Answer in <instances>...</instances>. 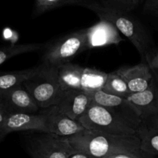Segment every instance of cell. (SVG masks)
<instances>
[{"label": "cell", "instance_id": "cell-1", "mask_svg": "<svg viewBox=\"0 0 158 158\" xmlns=\"http://www.w3.org/2000/svg\"><path fill=\"white\" fill-rule=\"evenodd\" d=\"M67 138L75 150L96 157L106 158L110 154L119 153L145 154L140 150L137 134L117 135L84 129Z\"/></svg>", "mask_w": 158, "mask_h": 158}, {"label": "cell", "instance_id": "cell-2", "mask_svg": "<svg viewBox=\"0 0 158 158\" xmlns=\"http://www.w3.org/2000/svg\"><path fill=\"white\" fill-rule=\"evenodd\" d=\"M83 6L95 12L100 19L112 23L120 32L126 36L137 49L143 62L147 54L152 49V41L144 26L129 12L113 9L96 1L89 2Z\"/></svg>", "mask_w": 158, "mask_h": 158}, {"label": "cell", "instance_id": "cell-3", "mask_svg": "<svg viewBox=\"0 0 158 158\" xmlns=\"http://www.w3.org/2000/svg\"><path fill=\"white\" fill-rule=\"evenodd\" d=\"M41 64L58 67L87 49V28L72 32L44 46Z\"/></svg>", "mask_w": 158, "mask_h": 158}, {"label": "cell", "instance_id": "cell-4", "mask_svg": "<svg viewBox=\"0 0 158 158\" xmlns=\"http://www.w3.org/2000/svg\"><path fill=\"white\" fill-rule=\"evenodd\" d=\"M40 108L57 103L63 89L58 78L57 67L40 64L38 71L23 83Z\"/></svg>", "mask_w": 158, "mask_h": 158}, {"label": "cell", "instance_id": "cell-5", "mask_svg": "<svg viewBox=\"0 0 158 158\" xmlns=\"http://www.w3.org/2000/svg\"><path fill=\"white\" fill-rule=\"evenodd\" d=\"M78 121L88 130L117 135H134L137 130L110 110L93 101Z\"/></svg>", "mask_w": 158, "mask_h": 158}, {"label": "cell", "instance_id": "cell-6", "mask_svg": "<svg viewBox=\"0 0 158 158\" xmlns=\"http://www.w3.org/2000/svg\"><path fill=\"white\" fill-rule=\"evenodd\" d=\"M25 146L31 158H69L77 151L67 137L43 131L28 137Z\"/></svg>", "mask_w": 158, "mask_h": 158}, {"label": "cell", "instance_id": "cell-7", "mask_svg": "<svg viewBox=\"0 0 158 158\" xmlns=\"http://www.w3.org/2000/svg\"><path fill=\"white\" fill-rule=\"evenodd\" d=\"M90 95L93 101L107 108L117 117L129 123L137 131V127L141 121V117L137 109L127 98L108 94L103 90L97 91L90 94Z\"/></svg>", "mask_w": 158, "mask_h": 158}, {"label": "cell", "instance_id": "cell-8", "mask_svg": "<svg viewBox=\"0 0 158 158\" xmlns=\"http://www.w3.org/2000/svg\"><path fill=\"white\" fill-rule=\"evenodd\" d=\"M0 105L9 114H32L37 113L40 109L23 84L0 91Z\"/></svg>", "mask_w": 158, "mask_h": 158}, {"label": "cell", "instance_id": "cell-9", "mask_svg": "<svg viewBox=\"0 0 158 158\" xmlns=\"http://www.w3.org/2000/svg\"><path fill=\"white\" fill-rule=\"evenodd\" d=\"M40 111L44 117L49 133L63 137H69L86 129L78 120L68 117L56 105L40 108Z\"/></svg>", "mask_w": 158, "mask_h": 158}, {"label": "cell", "instance_id": "cell-10", "mask_svg": "<svg viewBox=\"0 0 158 158\" xmlns=\"http://www.w3.org/2000/svg\"><path fill=\"white\" fill-rule=\"evenodd\" d=\"M26 131L48 132L44 117L40 110L32 114H9L0 127V141L10 133Z\"/></svg>", "mask_w": 158, "mask_h": 158}, {"label": "cell", "instance_id": "cell-11", "mask_svg": "<svg viewBox=\"0 0 158 158\" xmlns=\"http://www.w3.org/2000/svg\"><path fill=\"white\" fill-rule=\"evenodd\" d=\"M93 102L90 94L81 89L63 90L56 105L68 117L78 120Z\"/></svg>", "mask_w": 158, "mask_h": 158}, {"label": "cell", "instance_id": "cell-12", "mask_svg": "<svg viewBox=\"0 0 158 158\" xmlns=\"http://www.w3.org/2000/svg\"><path fill=\"white\" fill-rule=\"evenodd\" d=\"M123 41L120 31L107 20L100 19L94 26L87 28V49L118 45Z\"/></svg>", "mask_w": 158, "mask_h": 158}, {"label": "cell", "instance_id": "cell-13", "mask_svg": "<svg viewBox=\"0 0 158 158\" xmlns=\"http://www.w3.org/2000/svg\"><path fill=\"white\" fill-rule=\"evenodd\" d=\"M116 72L124 80L131 94L147 89L154 78L152 69L146 62L134 66H122Z\"/></svg>", "mask_w": 158, "mask_h": 158}, {"label": "cell", "instance_id": "cell-14", "mask_svg": "<svg viewBox=\"0 0 158 158\" xmlns=\"http://www.w3.org/2000/svg\"><path fill=\"white\" fill-rule=\"evenodd\" d=\"M140 150L149 156L158 155V114H153L141 119L137 127Z\"/></svg>", "mask_w": 158, "mask_h": 158}, {"label": "cell", "instance_id": "cell-15", "mask_svg": "<svg viewBox=\"0 0 158 158\" xmlns=\"http://www.w3.org/2000/svg\"><path fill=\"white\" fill-rule=\"evenodd\" d=\"M127 99L138 111L141 119L158 114V85L155 79L148 89L142 92L132 93Z\"/></svg>", "mask_w": 158, "mask_h": 158}, {"label": "cell", "instance_id": "cell-16", "mask_svg": "<svg viewBox=\"0 0 158 158\" xmlns=\"http://www.w3.org/2000/svg\"><path fill=\"white\" fill-rule=\"evenodd\" d=\"M83 70V67L71 62L58 66V78L62 89H81Z\"/></svg>", "mask_w": 158, "mask_h": 158}, {"label": "cell", "instance_id": "cell-17", "mask_svg": "<svg viewBox=\"0 0 158 158\" xmlns=\"http://www.w3.org/2000/svg\"><path fill=\"white\" fill-rule=\"evenodd\" d=\"M107 77V73L94 68L83 67L81 77V89L89 94L102 90Z\"/></svg>", "mask_w": 158, "mask_h": 158}, {"label": "cell", "instance_id": "cell-18", "mask_svg": "<svg viewBox=\"0 0 158 158\" xmlns=\"http://www.w3.org/2000/svg\"><path fill=\"white\" fill-rule=\"evenodd\" d=\"M40 65L29 69L14 72L0 73V91L6 90L18 85L23 84L27 79L38 71Z\"/></svg>", "mask_w": 158, "mask_h": 158}, {"label": "cell", "instance_id": "cell-19", "mask_svg": "<svg viewBox=\"0 0 158 158\" xmlns=\"http://www.w3.org/2000/svg\"><path fill=\"white\" fill-rule=\"evenodd\" d=\"M102 90L111 95L127 98L131 94L126 82L116 71L108 73V77Z\"/></svg>", "mask_w": 158, "mask_h": 158}, {"label": "cell", "instance_id": "cell-20", "mask_svg": "<svg viewBox=\"0 0 158 158\" xmlns=\"http://www.w3.org/2000/svg\"><path fill=\"white\" fill-rule=\"evenodd\" d=\"M44 45L42 43H26V44L12 45L0 49V65L9 60L12 57L20 54L35 52L43 49Z\"/></svg>", "mask_w": 158, "mask_h": 158}, {"label": "cell", "instance_id": "cell-21", "mask_svg": "<svg viewBox=\"0 0 158 158\" xmlns=\"http://www.w3.org/2000/svg\"><path fill=\"white\" fill-rule=\"evenodd\" d=\"M140 0H100V4L113 9L125 12H131L135 9Z\"/></svg>", "mask_w": 158, "mask_h": 158}, {"label": "cell", "instance_id": "cell-22", "mask_svg": "<svg viewBox=\"0 0 158 158\" xmlns=\"http://www.w3.org/2000/svg\"><path fill=\"white\" fill-rule=\"evenodd\" d=\"M60 2L61 0H35L33 15L38 16L52 9L59 8Z\"/></svg>", "mask_w": 158, "mask_h": 158}, {"label": "cell", "instance_id": "cell-23", "mask_svg": "<svg viewBox=\"0 0 158 158\" xmlns=\"http://www.w3.org/2000/svg\"><path fill=\"white\" fill-rule=\"evenodd\" d=\"M145 62L149 65L151 69H158V48L152 49L145 57Z\"/></svg>", "mask_w": 158, "mask_h": 158}, {"label": "cell", "instance_id": "cell-24", "mask_svg": "<svg viewBox=\"0 0 158 158\" xmlns=\"http://www.w3.org/2000/svg\"><path fill=\"white\" fill-rule=\"evenodd\" d=\"M143 9L146 12L158 15V0H147Z\"/></svg>", "mask_w": 158, "mask_h": 158}, {"label": "cell", "instance_id": "cell-25", "mask_svg": "<svg viewBox=\"0 0 158 158\" xmlns=\"http://www.w3.org/2000/svg\"><path fill=\"white\" fill-rule=\"evenodd\" d=\"M106 158H145L144 154H138L134 153H119L107 156Z\"/></svg>", "mask_w": 158, "mask_h": 158}, {"label": "cell", "instance_id": "cell-26", "mask_svg": "<svg viewBox=\"0 0 158 158\" xmlns=\"http://www.w3.org/2000/svg\"><path fill=\"white\" fill-rule=\"evenodd\" d=\"M92 0H61L60 2V6H68V5H78V6H82L86 4V3L89 2Z\"/></svg>", "mask_w": 158, "mask_h": 158}, {"label": "cell", "instance_id": "cell-27", "mask_svg": "<svg viewBox=\"0 0 158 158\" xmlns=\"http://www.w3.org/2000/svg\"><path fill=\"white\" fill-rule=\"evenodd\" d=\"M69 158H104V157H99L96 156L91 155V154H87V153L81 152V151H77L73 154H71Z\"/></svg>", "mask_w": 158, "mask_h": 158}, {"label": "cell", "instance_id": "cell-28", "mask_svg": "<svg viewBox=\"0 0 158 158\" xmlns=\"http://www.w3.org/2000/svg\"><path fill=\"white\" fill-rule=\"evenodd\" d=\"M9 114H10L3 106L0 105V127H1V125L2 124L3 122L6 120V119L7 118Z\"/></svg>", "mask_w": 158, "mask_h": 158}, {"label": "cell", "instance_id": "cell-29", "mask_svg": "<svg viewBox=\"0 0 158 158\" xmlns=\"http://www.w3.org/2000/svg\"><path fill=\"white\" fill-rule=\"evenodd\" d=\"M152 72H153V74H154V78H155V80L158 81V69H153Z\"/></svg>", "mask_w": 158, "mask_h": 158}, {"label": "cell", "instance_id": "cell-30", "mask_svg": "<svg viewBox=\"0 0 158 158\" xmlns=\"http://www.w3.org/2000/svg\"><path fill=\"white\" fill-rule=\"evenodd\" d=\"M154 79H155V78H154ZM156 81H157V85H158V81H157V80H156Z\"/></svg>", "mask_w": 158, "mask_h": 158}, {"label": "cell", "instance_id": "cell-31", "mask_svg": "<svg viewBox=\"0 0 158 158\" xmlns=\"http://www.w3.org/2000/svg\"><path fill=\"white\" fill-rule=\"evenodd\" d=\"M157 158H158V157H157Z\"/></svg>", "mask_w": 158, "mask_h": 158}]
</instances>
